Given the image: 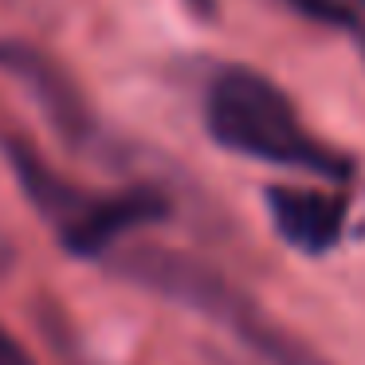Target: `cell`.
I'll return each mask as SVG.
<instances>
[{"instance_id":"6da1fadb","label":"cell","mask_w":365,"mask_h":365,"mask_svg":"<svg viewBox=\"0 0 365 365\" xmlns=\"http://www.w3.org/2000/svg\"><path fill=\"white\" fill-rule=\"evenodd\" d=\"M205 130L220 150L279 169H299L318 181L346 185L354 158L334 150L302 122L299 106L271 75L244 63H228L205 87Z\"/></svg>"},{"instance_id":"7a4b0ae2","label":"cell","mask_w":365,"mask_h":365,"mask_svg":"<svg viewBox=\"0 0 365 365\" xmlns=\"http://www.w3.org/2000/svg\"><path fill=\"white\" fill-rule=\"evenodd\" d=\"M118 271L130 283L177 302V307L205 314L220 330H228L247 354H255L267 365H330L322 354L294 338L291 330L275 322L244 287H236L216 267L192 259L173 247H130L118 252Z\"/></svg>"},{"instance_id":"3957f363","label":"cell","mask_w":365,"mask_h":365,"mask_svg":"<svg viewBox=\"0 0 365 365\" xmlns=\"http://www.w3.org/2000/svg\"><path fill=\"white\" fill-rule=\"evenodd\" d=\"M4 158L28 205L56 228L63 252L75 259H114L130 232L169 216V197L153 185L87 192L56 165H48L24 138H4Z\"/></svg>"},{"instance_id":"277c9868","label":"cell","mask_w":365,"mask_h":365,"mask_svg":"<svg viewBox=\"0 0 365 365\" xmlns=\"http://www.w3.org/2000/svg\"><path fill=\"white\" fill-rule=\"evenodd\" d=\"M0 71L24 83V91L36 98L43 118L51 122V130H56L67 145L91 150V145L103 142L95 110L87 106L83 91L71 83V75H67L51 56H43L40 48H28V43H20V40H0Z\"/></svg>"},{"instance_id":"5b68a950","label":"cell","mask_w":365,"mask_h":365,"mask_svg":"<svg viewBox=\"0 0 365 365\" xmlns=\"http://www.w3.org/2000/svg\"><path fill=\"white\" fill-rule=\"evenodd\" d=\"M263 205H267L275 236L307 259H322L346 240V192H334L326 185H267Z\"/></svg>"},{"instance_id":"8992f818","label":"cell","mask_w":365,"mask_h":365,"mask_svg":"<svg viewBox=\"0 0 365 365\" xmlns=\"http://www.w3.org/2000/svg\"><path fill=\"white\" fill-rule=\"evenodd\" d=\"M294 12L318 20V24H334V28H354V12L346 0H287Z\"/></svg>"},{"instance_id":"52a82bcc","label":"cell","mask_w":365,"mask_h":365,"mask_svg":"<svg viewBox=\"0 0 365 365\" xmlns=\"http://www.w3.org/2000/svg\"><path fill=\"white\" fill-rule=\"evenodd\" d=\"M12 267V244L4 236H0V275H4V271Z\"/></svg>"},{"instance_id":"ba28073f","label":"cell","mask_w":365,"mask_h":365,"mask_svg":"<svg viewBox=\"0 0 365 365\" xmlns=\"http://www.w3.org/2000/svg\"><path fill=\"white\" fill-rule=\"evenodd\" d=\"M192 9H200V12H212V0H192Z\"/></svg>"},{"instance_id":"9c48e42d","label":"cell","mask_w":365,"mask_h":365,"mask_svg":"<svg viewBox=\"0 0 365 365\" xmlns=\"http://www.w3.org/2000/svg\"><path fill=\"white\" fill-rule=\"evenodd\" d=\"M361 4H365V0H361Z\"/></svg>"}]
</instances>
